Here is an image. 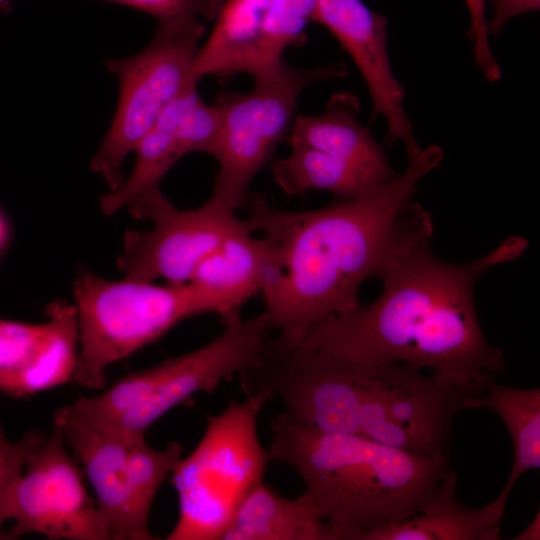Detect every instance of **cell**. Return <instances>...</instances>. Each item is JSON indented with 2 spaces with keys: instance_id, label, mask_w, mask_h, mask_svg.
I'll return each instance as SVG.
<instances>
[{
  "instance_id": "6da1fadb",
  "label": "cell",
  "mask_w": 540,
  "mask_h": 540,
  "mask_svg": "<svg viewBox=\"0 0 540 540\" xmlns=\"http://www.w3.org/2000/svg\"><path fill=\"white\" fill-rule=\"evenodd\" d=\"M433 230L431 216L415 201L376 276L380 295L324 319L296 343L354 363L407 364L470 397L482 395L507 364L482 332L476 285L491 268L523 255L528 241L513 235L477 259L451 263L434 253Z\"/></svg>"
},
{
  "instance_id": "7a4b0ae2",
  "label": "cell",
  "mask_w": 540,
  "mask_h": 540,
  "mask_svg": "<svg viewBox=\"0 0 540 540\" xmlns=\"http://www.w3.org/2000/svg\"><path fill=\"white\" fill-rule=\"evenodd\" d=\"M443 156L430 144L376 192L313 210H283L270 206L263 194H248L245 219L266 239L278 263L261 292L273 331L296 341L360 303L359 289L376 278L419 182Z\"/></svg>"
},
{
  "instance_id": "3957f363",
  "label": "cell",
  "mask_w": 540,
  "mask_h": 540,
  "mask_svg": "<svg viewBox=\"0 0 540 540\" xmlns=\"http://www.w3.org/2000/svg\"><path fill=\"white\" fill-rule=\"evenodd\" d=\"M271 460L293 468L334 540H366L372 532L421 511L451 470L430 456L363 437L328 433L285 412L270 423Z\"/></svg>"
},
{
  "instance_id": "277c9868",
  "label": "cell",
  "mask_w": 540,
  "mask_h": 540,
  "mask_svg": "<svg viewBox=\"0 0 540 540\" xmlns=\"http://www.w3.org/2000/svg\"><path fill=\"white\" fill-rule=\"evenodd\" d=\"M223 329L202 347L128 374L92 397L81 396L67 409L79 419L130 443L144 438L159 418L198 392L212 394L259 361L272 332L266 313L243 319L222 316Z\"/></svg>"
},
{
  "instance_id": "5b68a950",
  "label": "cell",
  "mask_w": 540,
  "mask_h": 540,
  "mask_svg": "<svg viewBox=\"0 0 540 540\" xmlns=\"http://www.w3.org/2000/svg\"><path fill=\"white\" fill-rule=\"evenodd\" d=\"M273 398L260 390L206 416L199 443L171 472L179 516L166 540L222 539L242 501L263 483L271 459L259 440L257 422Z\"/></svg>"
},
{
  "instance_id": "8992f818",
  "label": "cell",
  "mask_w": 540,
  "mask_h": 540,
  "mask_svg": "<svg viewBox=\"0 0 540 540\" xmlns=\"http://www.w3.org/2000/svg\"><path fill=\"white\" fill-rule=\"evenodd\" d=\"M79 351L72 382L102 390L106 369L159 339L179 322L215 313L190 283L107 280L81 271L73 283Z\"/></svg>"
},
{
  "instance_id": "52a82bcc",
  "label": "cell",
  "mask_w": 540,
  "mask_h": 540,
  "mask_svg": "<svg viewBox=\"0 0 540 540\" xmlns=\"http://www.w3.org/2000/svg\"><path fill=\"white\" fill-rule=\"evenodd\" d=\"M347 72L342 62L298 68L283 60L271 73L253 78L247 93L220 91L212 103L220 114V129L211 196L236 212L242 208L252 180L288 137L300 95L316 82L343 78Z\"/></svg>"
},
{
  "instance_id": "ba28073f",
  "label": "cell",
  "mask_w": 540,
  "mask_h": 540,
  "mask_svg": "<svg viewBox=\"0 0 540 540\" xmlns=\"http://www.w3.org/2000/svg\"><path fill=\"white\" fill-rule=\"evenodd\" d=\"M204 33L200 19L158 23L155 36L141 52L105 61L107 69L118 77L120 94L110 128L90 168L104 178L110 191L122 184L124 160L164 108L197 86L199 80L192 67Z\"/></svg>"
},
{
  "instance_id": "9c48e42d",
  "label": "cell",
  "mask_w": 540,
  "mask_h": 540,
  "mask_svg": "<svg viewBox=\"0 0 540 540\" xmlns=\"http://www.w3.org/2000/svg\"><path fill=\"white\" fill-rule=\"evenodd\" d=\"M128 209L136 219L153 223L149 230L126 231L118 257L124 278L142 282H190L198 266L245 225L213 196L197 208L180 210L159 192Z\"/></svg>"
},
{
  "instance_id": "30bf717a",
  "label": "cell",
  "mask_w": 540,
  "mask_h": 540,
  "mask_svg": "<svg viewBox=\"0 0 540 540\" xmlns=\"http://www.w3.org/2000/svg\"><path fill=\"white\" fill-rule=\"evenodd\" d=\"M65 446L60 428L53 424L8 495L5 515L14 520L8 539L38 533L50 540H112Z\"/></svg>"
},
{
  "instance_id": "8fae6325",
  "label": "cell",
  "mask_w": 540,
  "mask_h": 540,
  "mask_svg": "<svg viewBox=\"0 0 540 540\" xmlns=\"http://www.w3.org/2000/svg\"><path fill=\"white\" fill-rule=\"evenodd\" d=\"M316 22L325 26L350 55L368 88L374 113L388 127V137L405 147L408 161L422 150L404 109L405 91L392 72L387 51V19L362 0H318Z\"/></svg>"
},
{
  "instance_id": "7c38bea8",
  "label": "cell",
  "mask_w": 540,
  "mask_h": 540,
  "mask_svg": "<svg viewBox=\"0 0 540 540\" xmlns=\"http://www.w3.org/2000/svg\"><path fill=\"white\" fill-rule=\"evenodd\" d=\"M47 321L0 318V393L20 399L72 382L79 351L75 305L50 303Z\"/></svg>"
},
{
  "instance_id": "4fadbf2b",
  "label": "cell",
  "mask_w": 540,
  "mask_h": 540,
  "mask_svg": "<svg viewBox=\"0 0 540 540\" xmlns=\"http://www.w3.org/2000/svg\"><path fill=\"white\" fill-rule=\"evenodd\" d=\"M216 24L195 56L192 73L257 78L274 71L283 52L295 47L271 9V0H224Z\"/></svg>"
},
{
  "instance_id": "5bb4252c",
  "label": "cell",
  "mask_w": 540,
  "mask_h": 540,
  "mask_svg": "<svg viewBox=\"0 0 540 540\" xmlns=\"http://www.w3.org/2000/svg\"><path fill=\"white\" fill-rule=\"evenodd\" d=\"M53 424L83 465L112 540L157 539L135 504L127 469L129 443L79 419L66 406L54 413Z\"/></svg>"
},
{
  "instance_id": "9a60e30c",
  "label": "cell",
  "mask_w": 540,
  "mask_h": 540,
  "mask_svg": "<svg viewBox=\"0 0 540 540\" xmlns=\"http://www.w3.org/2000/svg\"><path fill=\"white\" fill-rule=\"evenodd\" d=\"M359 110V100L351 92L334 94L322 114H296L285 141L291 147H309L336 157L385 186L399 173L370 131L358 121Z\"/></svg>"
},
{
  "instance_id": "2e32d148",
  "label": "cell",
  "mask_w": 540,
  "mask_h": 540,
  "mask_svg": "<svg viewBox=\"0 0 540 540\" xmlns=\"http://www.w3.org/2000/svg\"><path fill=\"white\" fill-rule=\"evenodd\" d=\"M254 234L245 219V225L208 256L190 280L221 317L239 311L278 272L270 245Z\"/></svg>"
},
{
  "instance_id": "e0dca14e",
  "label": "cell",
  "mask_w": 540,
  "mask_h": 540,
  "mask_svg": "<svg viewBox=\"0 0 540 540\" xmlns=\"http://www.w3.org/2000/svg\"><path fill=\"white\" fill-rule=\"evenodd\" d=\"M457 477L450 470L433 498L414 515L369 534L366 540H498L509 497L500 494L475 509L456 496Z\"/></svg>"
},
{
  "instance_id": "ac0fdd59",
  "label": "cell",
  "mask_w": 540,
  "mask_h": 540,
  "mask_svg": "<svg viewBox=\"0 0 540 540\" xmlns=\"http://www.w3.org/2000/svg\"><path fill=\"white\" fill-rule=\"evenodd\" d=\"M221 540H334L311 500L289 499L261 483L236 510Z\"/></svg>"
},
{
  "instance_id": "d6986e66",
  "label": "cell",
  "mask_w": 540,
  "mask_h": 540,
  "mask_svg": "<svg viewBox=\"0 0 540 540\" xmlns=\"http://www.w3.org/2000/svg\"><path fill=\"white\" fill-rule=\"evenodd\" d=\"M195 89L197 86L170 102L137 144L134 149L136 162L131 174L117 189L100 197V208L105 216L161 192L163 177L186 155L180 122Z\"/></svg>"
},
{
  "instance_id": "ffe728a7",
  "label": "cell",
  "mask_w": 540,
  "mask_h": 540,
  "mask_svg": "<svg viewBox=\"0 0 540 540\" xmlns=\"http://www.w3.org/2000/svg\"><path fill=\"white\" fill-rule=\"evenodd\" d=\"M489 408L495 411L510 434L513 465L501 493L509 497L517 480L540 467V389H522L490 380L480 396L467 397L464 409Z\"/></svg>"
},
{
  "instance_id": "44dd1931",
  "label": "cell",
  "mask_w": 540,
  "mask_h": 540,
  "mask_svg": "<svg viewBox=\"0 0 540 540\" xmlns=\"http://www.w3.org/2000/svg\"><path fill=\"white\" fill-rule=\"evenodd\" d=\"M271 170L276 184L288 195L318 190L351 200L384 187L350 164L303 146H292L287 157L272 162Z\"/></svg>"
},
{
  "instance_id": "7402d4cb",
  "label": "cell",
  "mask_w": 540,
  "mask_h": 540,
  "mask_svg": "<svg viewBox=\"0 0 540 540\" xmlns=\"http://www.w3.org/2000/svg\"><path fill=\"white\" fill-rule=\"evenodd\" d=\"M183 448L176 441L163 449L150 447L145 437L128 445L127 469L131 490L140 515L149 520L153 500L168 474L182 458Z\"/></svg>"
},
{
  "instance_id": "603a6c76",
  "label": "cell",
  "mask_w": 540,
  "mask_h": 540,
  "mask_svg": "<svg viewBox=\"0 0 540 540\" xmlns=\"http://www.w3.org/2000/svg\"><path fill=\"white\" fill-rule=\"evenodd\" d=\"M47 435L39 430L26 432L15 441L8 440L0 425V540L8 539L3 532L8 495L21 476L23 468L43 444Z\"/></svg>"
},
{
  "instance_id": "cb8c5ba5",
  "label": "cell",
  "mask_w": 540,
  "mask_h": 540,
  "mask_svg": "<svg viewBox=\"0 0 540 540\" xmlns=\"http://www.w3.org/2000/svg\"><path fill=\"white\" fill-rule=\"evenodd\" d=\"M146 12L158 23L206 19L215 21L224 0H106Z\"/></svg>"
},
{
  "instance_id": "d4e9b609",
  "label": "cell",
  "mask_w": 540,
  "mask_h": 540,
  "mask_svg": "<svg viewBox=\"0 0 540 540\" xmlns=\"http://www.w3.org/2000/svg\"><path fill=\"white\" fill-rule=\"evenodd\" d=\"M470 16L468 36L477 67L490 82L501 78V69L489 45L486 2L487 0H464Z\"/></svg>"
},
{
  "instance_id": "484cf974",
  "label": "cell",
  "mask_w": 540,
  "mask_h": 540,
  "mask_svg": "<svg viewBox=\"0 0 540 540\" xmlns=\"http://www.w3.org/2000/svg\"><path fill=\"white\" fill-rule=\"evenodd\" d=\"M492 7V16L487 22L489 35H498L512 18L540 8V0H487Z\"/></svg>"
},
{
  "instance_id": "4316f807",
  "label": "cell",
  "mask_w": 540,
  "mask_h": 540,
  "mask_svg": "<svg viewBox=\"0 0 540 540\" xmlns=\"http://www.w3.org/2000/svg\"><path fill=\"white\" fill-rule=\"evenodd\" d=\"M540 539V512L536 513L528 526L520 532L513 540H539Z\"/></svg>"
},
{
  "instance_id": "83f0119b",
  "label": "cell",
  "mask_w": 540,
  "mask_h": 540,
  "mask_svg": "<svg viewBox=\"0 0 540 540\" xmlns=\"http://www.w3.org/2000/svg\"><path fill=\"white\" fill-rule=\"evenodd\" d=\"M7 238V228H6V224L0 214V249L2 248V246L4 245L5 243V240Z\"/></svg>"
},
{
  "instance_id": "f1b7e54d",
  "label": "cell",
  "mask_w": 540,
  "mask_h": 540,
  "mask_svg": "<svg viewBox=\"0 0 540 540\" xmlns=\"http://www.w3.org/2000/svg\"><path fill=\"white\" fill-rule=\"evenodd\" d=\"M8 1H11V0H0V4L6 3Z\"/></svg>"
}]
</instances>
